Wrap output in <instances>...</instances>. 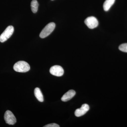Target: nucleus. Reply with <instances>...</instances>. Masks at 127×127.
Listing matches in <instances>:
<instances>
[{"label":"nucleus","instance_id":"39448f33","mask_svg":"<svg viewBox=\"0 0 127 127\" xmlns=\"http://www.w3.org/2000/svg\"><path fill=\"white\" fill-rule=\"evenodd\" d=\"M84 23L90 29H94L98 26V22L96 18L93 16L87 17L84 21Z\"/></svg>","mask_w":127,"mask_h":127},{"label":"nucleus","instance_id":"423d86ee","mask_svg":"<svg viewBox=\"0 0 127 127\" xmlns=\"http://www.w3.org/2000/svg\"><path fill=\"white\" fill-rule=\"evenodd\" d=\"M50 72L52 75L58 77L61 76L64 73L63 68L59 65L53 66L50 68Z\"/></svg>","mask_w":127,"mask_h":127},{"label":"nucleus","instance_id":"1a4fd4ad","mask_svg":"<svg viewBox=\"0 0 127 127\" xmlns=\"http://www.w3.org/2000/svg\"><path fill=\"white\" fill-rule=\"evenodd\" d=\"M34 94L36 98L40 102H42L43 101V95L40 89L38 88H36L34 90Z\"/></svg>","mask_w":127,"mask_h":127},{"label":"nucleus","instance_id":"4468645a","mask_svg":"<svg viewBox=\"0 0 127 127\" xmlns=\"http://www.w3.org/2000/svg\"></svg>","mask_w":127,"mask_h":127},{"label":"nucleus","instance_id":"f03ea898","mask_svg":"<svg viewBox=\"0 0 127 127\" xmlns=\"http://www.w3.org/2000/svg\"><path fill=\"white\" fill-rule=\"evenodd\" d=\"M56 25L53 22L48 23L41 32L40 37L41 38H45L50 35L55 30Z\"/></svg>","mask_w":127,"mask_h":127},{"label":"nucleus","instance_id":"9d476101","mask_svg":"<svg viewBox=\"0 0 127 127\" xmlns=\"http://www.w3.org/2000/svg\"><path fill=\"white\" fill-rule=\"evenodd\" d=\"M115 0H106L103 5V8L105 11H107L115 2Z\"/></svg>","mask_w":127,"mask_h":127},{"label":"nucleus","instance_id":"f257e3e1","mask_svg":"<svg viewBox=\"0 0 127 127\" xmlns=\"http://www.w3.org/2000/svg\"><path fill=\"white\" fill-rule=\"evenodd\" d=\"M13 68L14 70L17 72H26L30 70V67L26 62L20 61L14 64Z\"/></svg>","mask_w":127,"mask_h":127},{"label":"nucleus","instance_id":"7ed1b4c3","mask_svg":"<svg viewBox=\"0 0 127 127\" xmlns=\"http://www.w3.org/2000/svg\"><path fill=\"white\" fill-rule=\"evenodd\" d=\"M14 31V28L12 26H10L7 27L0 36V42H4L7 40L11 36Z\"/></svg>","mask_w":127,"mask_h":127},{"label":"nucleus","instance_id":"9b49d317","mask_svg":"<svg viewBox=\"0 0 127 127\" xmlns=\"http://www.w3.org/2000/svg\"><path fill=\"white\" fill-rule=\"evenodd\" d=\"M32 11L34 13H36L38 10L39 3L36 0H32L31 3Z\"/></svg>","mask_w":127,"mask_h":127},{"label":"nucleus","instance_id":"20e7f679","mask_svg":"<svg viewBox=\"0 0 127 127\" xmlns=\"http://www.w3.org/2000/svg\"><path fill=\"white\" fill-rule=\"evenodd\" d=\"M4 119L6 123L9 125H13L16 122V119L14 114L9 110L5 112Z\"/></svg>","mask_w":127,"mask_h":127},{"label":"nucleus","instance_id":"f8f14e48","mask_svg":"<svg viewBox=\"0 0 127 127\" xmlns=\"http://www.w3.org/2000/svg\"><path fill=\"white\" fill-rule=\"evenodd\" d=\"M119 49L123 52L127 53V43L121 44L119 47Z\"/></svg>","mask_w":127,"mask_h":127},{"label":"nucleus","instance_id":"0eeeda50","mask_svg":"<svg viewBox=\"0 0 127 127\" xmlns=\"http://www.w3.org/2000/svg\"><path fill=\"white\" fill-rule=\"evenodd\" d=\"M89 107L88 104H84L82 105L80 108L77 109L75 111V116L80 117L84 115L89 110Z\"/></svg>","mask_w":127,"mask_h":127},{"label":"nucleus","instance_id":"6e6552de","mask_svg":"<svg viewBox=\"0 0 127 127\" xmlns=\"http://www.w3.org/2000/svg\"><path fill=\"white\" fill-rule=\"evenodd\" d=\"M76 94V92L73 90H69L62 97L61 100L63 101L66 102L71 100Z\"/></svg>","mask_w":127,"mask_h":127},{"label":"nucleus","instance_id":"ddd939ff","mask_svg":"<svg viewBox=\"0 0 127 127\" xmlns=\"http://www.w3.org/2000/svg\"><path fill=\"white\" fill-rule=\"evenodd\" d=\"M44 127H59L60 126L56 123H52L45 125Z\"/></svg>","mask_w":127,"mask_h":127}]
</instances>
